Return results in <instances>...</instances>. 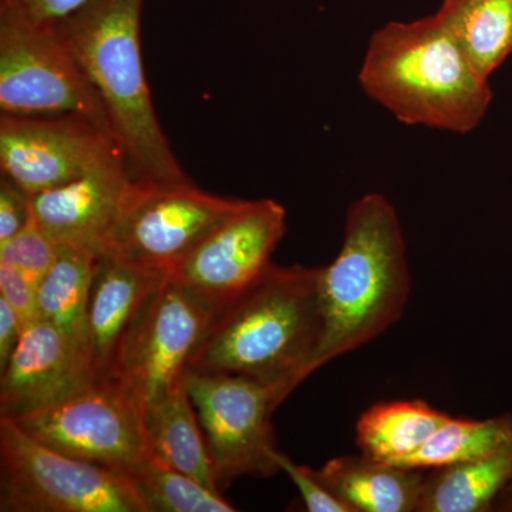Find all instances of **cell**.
<instances>
[{"label": "cell", "mask_w": 512, "mask_h": 512, "mask_svg": "<svg viewBox=\"0 0 512 512\" xmlns=\"http://www.w3.org/2000/svg\"><path fill=\"white\" fill-rule=\"evenodd\" d=\"M126 161L30 197L32 217L56 245L103 254L131 180Z\"/></svg>", "instance_id": "14"}, {"label": "cell", "mask_w": 512, "mask_h": 512, "mask_svg": "<svg viewBox=\"0 0 512 512\" xmlns=\"http://www.w3.org/2000/svg\"><path fill=\"white\" fill-rule=\"evenodd\" d=\"M316 476L352 512H416L426 470L359 456L330 458Z\"/></svg>", "instance_id": "16"}, {"label": "cell", "mask_w": 512, "mask_h": 512, "mask_svg": "<svg viewBox=\"0 0 512 512\" xmlns=\"http://www.w3.org/2000/svg\"><path fill=\"white\" fill-rule=\"evenodd\" d=\"M15 421L59 453L121 473L151 454L143 406L113 380Z\"/></svg>", "instance_id": "10"}, {"label": "cell", "mask_w": 512, "mask_h": 512, "mask_svg": "<svg viewBox=\"0 0 512 512\" xmlns=\"http://www.w3.org/2000/svg\"><path fill=\"white\" fill-rule=\"evenodd\" d=\"M220 306L168 274L150 296L121 348L110 380L146 410L184 382L195 350Z\"/></svg>", "instance_id": "9"}, {"label": "cell", "mask_w": 512, "mask_h": 512, "mask_svg": "<svg viewBox=\"0 0 512 512\" xmlns=\"http://www.w3.org/2000/svg\"><path fill=\"white\" fill-rule=\"evenodd\" d=\"M0 376V417L12 420L55 406L97 383L89 356L40 318L26 323Z\"/></svg>", "instance_id": "13"}, {"label": "cell", "mask_w": 512, "mask_h": 512, "mask_svg": "<svg viewBox=\"0 0 512 512\" xmlns=\"http://www.w3.org/2000/svg\"><path fill=\"white\" fill-rule=\"evenodd\" d=\"M318 278L319 268L269 266L218 309L187 370L295 390L316 372L323 336Z\"/></svg>", "instance_id": "1"}, {"label": "cell", "mask_w": 512, "mask_h": 512, "mask_svg": "<svg viewBox=\"0 0 512 512\" xmlns=\"http://www.w3.org/2000/svg\"><path fill=\"white\" fill-rule=\"evenodd\" d=\"M512 443V414L490 419H458L451 416L419 451L399 467L414 470L454 466L497 453Z\"/></svg>", "instance_id": "22"}, {"label": "cell", "mask_w": 512, "mask_h": 512, "mask_svg": "<svg viewBox=\"0 0 512 512\" xmlns=\"http://www.w3.org/2000/svg\"><path fill=\"white\" fill-rule=\"evenodd\" d=\"M285 231L284 205L271 198L245 201L170 275L221 308L272 265L271 256Z\"/></svg>", "instance_id": "12"}, {"label": "cell", "mask_w": 512, "mask_h": 512, "mask_svg": "<svg viewBox=\"0 0 512 512\" xmlns=\"http://www.w3.org/2000/svg\"><path fill=\"white\" fill-rule=\"evenodd\" d=\"M87 0H0V8L15 10L37 22L57 23Z\"/></svg>", "instance_id": "28"}, {"label": "cell", "mask_w": 512, "mask_h": 512, "mask_svg": "<svg viewBox=\"0 0 512 512\" xmlns=\"http://www.w3.org/2000/svg\"><path fill=\"white\" fill-rule=\"evenodd\" d=\"M359 83L400 123L457 134L477 128L493 101L490 79L478 72L437 12L376 30Z\"/></svg>", "instance_id": "2"}, {"label": "cell", "mask_w": 512, "mask_h": 512, "mask_svg": "<svg viewBox=\"0 0 512 512\" xmlns=\"http://www.w3.org/2000/svg\"><path fill=\"white\" fill-rule=\"evenodd\" d=\"M437 15L485 77L512 53V0H443Z\"/></svg>", "instance_id": "21"}, {"label": "cell", "mask_w": 512, "mask_h": 512, "mask_svg": "<svg viewBox=\"0 0 512 512\" xmlns=\"http://www.w3.org/2000/svg\"><path fill=\"white\" fill-rule=\"evenodd\" d=\"M279 466L286 476L291 478L293 484L298 488L306 511L309 512H352L348 505L339 500L332 491L326 487L315 470L311 467L299 466L293 463L286 454H279Z\"/></svg>", "instance_id": "25"}, {"label": "cell", "mask_w": 512, "mask_h": 512, "mask_svg": "<svg viewBox=\"0 0 512 512\" xmlns=\"http://www.w3.org/2000/svg\"><path fill=\"white\" fill-rule=\"evenodd\" d=\"M25 323L15 309L0 296V370L18 346Z\"/></svg>", "instance_id": "29"}, {"label": "cell", "mask_w": 512, "mask_h": 512, "mask_svg": "<svg viewBox=\"0 0 512 512\" xmlns=\"http://www.w3.org/2000/svg\"><path fill=\"white\" fill-rule=\"evenodd\" d=\"M168 274L113 255L97 259L87 309V355L97 382L110 380L124 340Z\"/></svg>", "instance_id": "15"}, {"label": "cell", "mask_w": 512, "mask_h": 512, "mask_svg": "<svg viewBox=\"0 0 512 512\" xmlns=\"http://www.w3.org/2000/svg\"><path fill=\"white\" fill-rule=\"evenodd\" d=\"M512 480V443L491 456L426 470L416 512H484Z\"/></svg>", "instance_id": "20"}, {"label": "cell", "mask_w": 512, "mask_h": 512, "mask_svg": "<svg viewBox=\"0 0 512 512\" xmlns=\"http://www.w3.org/2000/svg\"><path fill=\"white\" fill-rule=\"evenodd\" d=\"M0 511L148 512L126 474L45 446L0 417Z\"/></svg>", "instance_id": "5"}, {"label": "cell", "mask_w": 512, "mask_h": 512, "mask_svg": "<svg viewBox=\"0 0 512 512\" xmlns=\"http://www.w3.org/2000/svg\"><path fill=\"white\" fill-rule=\"evenodd\" d=\"M190 394L218 488L239 477H272L281 471L272 414L293 392L284 384L187 370Z\"/></svg>", "instance_id": "7"}, {"label": "cell", "mask_w": 512, "mask_h": 512, "mask_svg": "<svg viewBox=\"0 0 512 512\" xmlns=\"http://www.w3.org/2000/svg\"><path fill=\"white\" fill-rule=\"evenodd\" d=\"M120 161L116 138L84 117H0V170L30 197Z\"/></svg>", "instance_id": "11"}, {"label": "cell", "mask_w": 512, "mask_h": 512, "mask_svg": "<svg viewBox=\"0 0 512 512\" xmlns=\"http://www.w3.org/2000/svg\"><path fill=\"white\" fill-rule=\"evenodd\" d=\"M318 292L323 336L316 370L402 319L412 276L399 215L384 195L370 192L352 202L339 254L319 268Z\"/></svg>", "instance_id": "3"}, {"label": "cell", "mask_w": 512, "mask_h": 512, "mask_svg": "<svg viewBox=\"0 0 512 512\" xmlns=\"http://www.w3.org/2000/svg\"><path fill=\"white\" fill-rule=\"evenodd\" d=\"M450 417L420 399L376 403L356 421V444L365 456L399 466Z\"/></svg>", "instance_id": "18"}, {"label": "cell", "mask_w": 512, "mask_h": 512, "mask_svg": "<svg viewBox=\"0 0 512 512\" xmlns=\"http://www.w3.org/2000/svg\"><path fill=\"white\" fill-rule=\"evenodd\" d=\"M56 252L55 242L32 217L22 231L0 245V264L19 269L37 285L55 261Z\"/></svg>", "instance_id": "24"}, {"label": "cell", "mask_w": 512, "mask_h": 512, "mask_svg": "<svg viewBox=\"0 0 512 512\" xmlns=\"http://www.w3.org/2000/svg\"><path fill=\"white\" fill-rule=\"evenodd\" d=\"M493 510L512 511V480L505 485L501 493L495 498Z\"/></svg>", "instance_id": "30"}, {"label": "cell", "mask_w": 512, "mask_h": 512, "mask_svg": "<svg viewBox=\"0 0 512 512\" xmlns=\"http://www.w3.org/2000/svg\"><path fill=\"white\" fill-rule=\"evenodd\" d=\"M144 0H87L56 23L92 83L134 180L191 181L157 119L144 72Z\"/></svg>", "instance_id": "4"}, {"label": "cell", "mask_w": 512, "mask_h": 512, "mask_svg": "<svg viewBox=\"0 0 512 512\" xmlns=\"http://www.w3.org/2000/svg\"><path fill=\"white\" fill-rule=\"evenodd\" d=\"M144 421L148 446L154 457L210 490L221 493L204 433L184 382L148 406L144 410Z\"/></svg>", "instance_id": "17"}, {"label": "cell", "mask_w": 512, "mask_h": 512, "mask_svg": "<svg viewBox=\"0 0 512 512\" xmlns=\"http://www.w3.org/2000/svg\"><path fill=\"white\" fill-rule=\"evenodd\" d=\"M32 218L30 195L15 181L0 177V245L15 237Z\"/></svg>", "instance_id": "26"}, {"label": "cell", "mask_w": 512, "mask_h": 512, "mask_svg": "<svg viewBox=\"0 0 512 512\" xmlns=\"http://www.w3.org/2000/svg\"><path fill=\"white\" fill-rule=\"evenodd\" d=\"M244 202L202 191L191 181L131 178L101 255L171 272Z\"/></svg>", "instance_id": "8"}, {"label": "cell", "mask_w": 512, "mask_h": 512, "mask_svg": "<svg viewBox=\"0 0 512 512\" xmlns=\"http://www.w3.org/2000/svg\"><path fill=\"white\" fill-rule=\"evenodd\" d=\"M0 110L15 116L73 114L116 138L100 97L56 23L6 8H0Z\"/></svg>", "instance_id": "6"}, {"label": "cell", "mask_w": 512, "mask_h": 512, "mask_svg": "<svg viewBox=\"0 0 512 512\" xmlns=\"http://www.w3.org/2000/svg\"><path fill=\"white\" fill-rule=\"evenodd\" d=\"M37 285L19 269L0 264V296L28 323L37 318Z\"/></svg>", "instance_id": "27"}, {"label": "cell", "mask_w": 512, "mask_h": 512, "mask_svg": "<svg viewBox=\"0 0 512 512\" xmlns=\"http://www.w3.org/2000/svg\"><path fill=\"white\" fill-rule=\"evenodd\" d=\"M148 512H234L237 508L153 454L123 471Z\"/></svg>", "instance_id": "23"}, {"label": "cell", "mask_w": 512, "mask_h": 512, "mask_svg": "<svg viewBox=\"0 0 512 512\" xmlns=\"http://www.w3.org/2000/svg\"><path fill=\"white\" fill-rule=\"evenodd\" d=\"M97 259L89 249L57 245L55 261L36 289L37 318L59 329L86 355L87 309Z\"/></svg>", "instance_id": "19"}]
</instances>
